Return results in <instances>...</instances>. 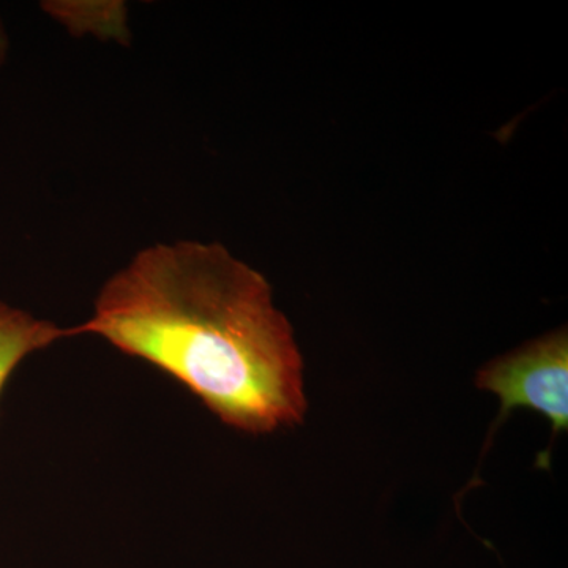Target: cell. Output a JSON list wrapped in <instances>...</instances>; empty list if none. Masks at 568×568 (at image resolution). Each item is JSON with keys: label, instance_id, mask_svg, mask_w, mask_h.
Here are the masks:
<instances>
[{"label": "cell", "instance_id": "6da1fadb", "mask_svg": "<svg viewBox=\"0 0 568 568\" xmlns=\"http://www.w3.org/2000/svg\"><path fill=\"white\" fill-rule=\"evenodd\" d=\"M77 335H97L148 362L224 425L267 435L302 424L304 361L260 272L220 244L140 250L103 284Z\"/></svg>", "mask_w": 568, "mask_h": 568}, {"label": "cell", "instance_id": "7a4b0ae2", "mask_svg": "<svg viewBox=\"0 0 568 568\" xmlns=\"http://www.w3.org/2000/svg\"><path fill=\"white\" fill-rule=\"evenodd\" d=\"M478 388L499 396V418L493 432L511 410L528 407L551 422L552 439L568 428V336L566 331L534 339L514 353L489 362L478 373Z\"/></svg>", "mask_w": 568, "mask_h": 568}, {"label": "cell", "instance_id": "5b68a950", "mask_svg": "<svg viewBox=\"0 0 568 568\" xmlns=\"http://www.w3.org/2000/svg\"><path fill=\"white\" fill-rule=\"evenodd\" d=\"M9 36H7L6 28H3V22L0 20V65L6 62L7 54H9Z\"/></svg>", "mask_w": 568, "mask_h": 568}, {"label": "cell", "instance_id": "277c9868", "mask_svg": "<svg viewBox=\"0 0 568 568\" xmlns=\"http://www.w3.org/2000/svg\"><path fill=\"white\" fill-rule=\"evenodd\" d=\"M41 9L73 36H91L102 41H115L119 44H129L132 41L129 7L123 2L55 0V2L41 3Z\"/></svg>", "mask_w": 568, "mask_h": 568}, {"label": "cell", "instance_id": "3957f363", "mask_svg": "<svg viewBox=\"0 0 568 568\" xmlns=\"http://www.w3.org/2000/svg\"><path fill=\"white\" fill-rule=\"evenodd\" d=\"M70 336H74L73 328L58 327L51 321L37 320L31 313L0 302V395L28 355Z\"/></svg>", "mask_w": 568, "mask_h": 568}]
</instances>
